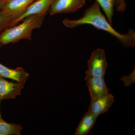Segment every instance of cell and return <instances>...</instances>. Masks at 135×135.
I'll list each match as a JSON object with an SVG mask.
<instances>
[{"label": "cell", "mask_w": 135, "mask_h": 135, "mask_svg": "<svg viewBox=\"0 0 135 135\" xmlns=\"http://www.w3.org/2000/svg\"><path fill=\"white\" fill-rule=\"evenodd\" d=\"M2 45L1 44V43L0 42V49H1V48L2 47Z\"/></svg>", "instance_id": "cell-17"}, {"label": "cell", "mask_w": 135, "mask_h": 135, "mask_svg": "<svg viewBox=\"0 0 135 135\" xmlns=\"http://www.w3.org/2000/svg\"><path fill=\"white\" fill-rule=\"evenodd\" d=\"M29 75L24 68L18 67L15 69L5 66L0 63V77L15 81L22 84H25Z\"/></svg>", "instance_id": "cell-9"}, {"label": "cell", "mask_w": 135, "mask_h": 135, "mask_svg": "<svg viewBox=\"0 0 135 135\" xmlns=\"http://www.w3.org/2000/svg\"><path fill=\"white\" fill-rule=\"evenodd\" d=\"M63 24L67 28L71 29L82 25H90L97 29L110 34L126 48L135 46V33L134 30L129 29L127 33L123 34L116 31L102 14L100 5L96 1L86 9L82 17L75 20L65 19Z\"/></svg>", "instance_id": "cell-1"}, {"label": "cell", "mask_w": 135, "mask_h": 135, "mask_svg": "<svg viewBox=\"0 0 135 135\" xmlns=\"http://www.w3.org/2000/svg\"><path fill=\"white\" fill-rule=\"evenodd\" d=\"M86 0H53L48 12L52 15L60 13H71L83 7Z\"/></svg>", "instance_id": "cell-4"}, {"label": "cell", "mask_w": 135, "mask_h": 135, "mask_svg": "<svg viewBox=\"0 0 135 135\" xmlns=\"http://www.w3.org/2000/svg\"><path fill=\"white\" fill-rule=\"evenodd\" d=\"M36 0H6L2 10L15 18L22 15L32 3Z\"/></svg>", "instance_id": "cell-10"}, {"label": "cell", "mask_w": 135, "mask_h": 135, "mask_svg": "<svg viewBox=\"0 0 135 135\" xmlns=\"http://www.w3.org/2000/svg\"><path fill=\"white\" fill-rule=\"evenodd\" d=\"M114 97L112 94L103 97L90 101L88 112L98 117L107 112L114 101Z\"/></svg>", "instance_id": "cell-8"}, {"label": "cell", "mask_w": 135, "mask_h": 135, "mask_svg": "<svg viewBox=\"0 0 135 135\" xmlns=\"http://www.w3.org/2000/svg\"><path fill=\"white\" fill-rule=\"evenodd\" d=\"M126 0H113L114 6H115L117 11L123 12L126 9Z\"/></svg>", "instance_id": "cell-15"}, {"label": "cell", "mask_w": 135, "mask_h": 135, "mask_svg": "<svg viewBox=\"0 0 135 135\" xmlns=\"http://www.w3.org/2000/svg\"><path fill=\"white\" fill-rule=\"evenodd\" d=\"M86 84L89 90L91 100L106 96L110 90L106 86L104 78L85 77Z\"/></svg>", "instance_id": "cell-6"}, {"label": "cell", "mask_w": 135, "mask_h": 135, "mask_svg": "<svg viewBox=\"0 0 135 135\" xmlns=\"http://www.w3.org/2000/svg\"><path fill=\"white\" fill-rule=\"evenodd\" d=\"M6 3V0H0V9H2Z\"/></svg>", "instance_id": "cell-16"}, {"label": "cell", "mask_w": 135, "mask_h": 135, "mask_svg": "<svg viewBox=\"0 0 135 135\" xmlns=\"http://www.w3.org/2000/svg\"><path fill=\"white\" fill-rule=\"evenodd\" d=\"M1 101L0 100V104H1ZM1 118V111H0V118Z\"/></svg>", "instance_id": "cell-18"}, {"label": "cell", "mask_w": 135, "mask_h": 135, "mask_svg": "<svg viewBox=\"0 0 135 135\" xmlns=\"http://www.w3.org/2000/svg\"><path fill=\"white\" fill-rule=\"evenodd\" d=\"M98 117L88 111L84 114L76 129L75 135H86L96 122Z\"/></svg>", "instance_id": "cell-11"}, {"label": "cell", "mask_w": 135, "mask_h": 135, "mask_svg": "<svg viewBox=\"0 0 135 135\" xmlns=\"http://www.w3.org/2000/svg\"><path fill=\"white\" fill-rule=\"evenodd\" d=\"M22 129L20 124L8 123L0 118V135H20Z\"/></svg>", "instance_id": "cell-12"}, {"label": "cell", "mask_w": 135, "mask_h": 135, "mask_svg": "<svg viewBox=\"0 0 135 135\" xmlns=\"http://www.w3.org/2000/svg\"><path fill=\"white\" fill-rule=\"evenodd\" d=\"M14 19L15 18L11 15L2 10L0 11V35L6 28L9 27Z\"/></svg>", "instance_id": "cell-14"}, {"label": "cell", "mask_w": 135, "mask_h": 135, "mask_svg": "<svg viewBox=\"0 0 135 135\" xmlns=\"http://www.w3.org/2000/svg\"><path fill=\"white\" fill-rule=\"evenodd\" d=\"M25 84L9 82L0 77V100L14 99L21 94Z\"/></svg>", "instance_id": "cell-7"}, {"label": "cell", "mask_w": 135, "mask_h": 135, "mask_svg": "<svg viewBox=\"0 0 135 135\" xmlns=\"http://www.w3.org/2000/svg\"><path fill=\"white\" fill-rule=\"evenodd\" d=\"M107 66L105 51L102 49H97L92 52L88 61V68L85 72L86 77L104 78Z\"/></svg>", "instance_id": "cell-3"}, {"label": "cell", "mask_w": 135, "mask_h": 135, "mask_svg": "<svg viewBox=\"0 0 135 135\" xmlns=\"http://www.w3.org/2000/svg\"><path fill=\"white\" fill-rule=\"evenodd\" d=\"M45 16L35 15L25 18L19 25L8 27L0 35V42L3 45L16 43L23 39L32 41L33 30L40 28Z\"/></svg>", "instance_id": "cell-2"}, {"label": "cell", "mask_w": 135, "mask_h": 135, "mask_svg": "<svg viewBox=\"0 0 135 135\" xmlns=\"http://www.w3.org/2000/svg\"><path fill=\"white\" fill-rule=\"evenodd\" d=\"M96 1L98 2L103 10L107 20L112 25L114 14L113 0H96Z\"/></svg>", "instance_id": "cell-13"}, {"label": "cell", "mask_w": 135, "mask_h": 135, "mask_svg": "<svg viewBox=\"0 0 135 135\" xmlns=\"http://www.w3.org/2000/svg\"><path fill=\"white\" fill-rule=\"evenodd\" d=\"M53 0H36L29 5L22 15L12 20L9 27L16 25L27 17L32 15H40L46 16L49 8Z\"/></svg>", "instance_id": "cell-5"}]
</instances>
